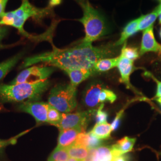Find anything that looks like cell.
<instances>
[{
	"label": "cell",
	"instance_id": "obj_1",
	"mask_svg": "<svg viewBox=\"0 0 161 161\" xmlns=\"http://www.w3.org/2000/svg\"><path fill=\"white\" fill-rule=\"evenodd\" d=\"M114 54V47H94L92 44H80L73 47L59 49L53 47L52 52L26 58L22 68L38 63H44L63 70L72 69H92L95 63L100 59Z\"/></svg>",
	"mask_w": 161,
	"mask_h": 161
},
{
	"label": "cell",
	"instance_id": "obj_2",
	"mask_svg": "<svg viewBox=\"0 0 161 161\" xmlns=\"http://www.w3.org/2000/svg\"><path fill=\"white\" fill-rule=\"evenodd\" d=\"M50 86L47 80L36 83L0 84V102L1 103L38 101Z\"/></svg>",
	"mask_w": 161,
	"mask_h": 161
},
{
	"label": "cell",
	"instance_id": "obj_3",
	"mask_svg": "<svg viewBox=\"0 0 161 161\" xmlns=\"http://www.w3.org/2000/svg\"><path fill=\"white\" fill-rule=\"evenodd\" d=\"M83 16L78 20L84 25L85 36L81 41L84 44H92L95 41L108 34L109 28L103 16L90 5L87 0L80 3Z\"/></svg>",
	"mask_w": 161,
	"mask_h": 161
},
{
	"label": "cell",
	"instance_id": "obj_4",
	"mask_svg": "<svg viewBox=\"0 0 161 161\" xmlns=\"http://www.w3.org/2000/svg\"><path fill=\"white\" fill-rule=\"evenodd\" d=\"M50 13V8H39L31 4L29 0H22V4L16 10L5 12L0 18V25L10 26L17 29L20 34L29 37V34L23 28L28 19L34 17L41 19Z\"/></svg>",
	"mask_w": 161,
	"mask_h": 161
},
{
	"label": "cell",
	"instance_id": "obj_5",
	"mask_svg": "<svg viewBox=\"0 0 161 161\" xmlns=\"http://www.w3.org/2000/svg\"><path fill=\"white\" fill-rule=\"evenodd\" d=\"M48 103L62 114L71 112L77 106L76 87L70 83L53 87L49 94Z\"/></svg>",
	"mask_w": 161,
	"mask_h": 161
},
{
	"label": "cell",
	"instance_id": "obj_6",
	"mask_svg": "<svg viewBox=\"0 0 161 161\" xmlns=\"http://www.w3.org/2000/svg\"><path fill=\"white\" fill-rule=\"evenodd\" d=\"M96 111V110L93 109L72 114H62V119L57 127L59 130L79 128L86 131L88 124Z\"/></svg>",
	"mask_w": 161,
	"mask_h": 161
},
{
	"label": "cell",
	"instance_id": "obj_7",
	"mask_svg": "<svg viewBox=\"0 0 161 161\" xmlns=\"http://www.w3.org/2000/svg\"><path fill=\"white\" fill-rule=\"evenodd\" d=\"M54 70V69L52 67L34 66L24 69L12 80L10 84L21 83L32 84L47 80Z\"/></svg>",
	"mask_w": 161,
	"mask_h": 161
},
{
	"label": "cell",
	"instance_id": "obj_8",
	"mask_svg": "<svg viewBox=\"0 0 161 161\" xmlns=\"http://www.w3.org/2000/svg\"><path fill=\"white\" fill-rule=\"evenodd\" d=\"M49 104L38 101L23 102L18 106L19 111L32 115L37 124L47 123V112Z\"/></svg>",
	"mask_w": 161,
	"mask_h": 161
},
{
	"label": "cell",
	"instance_id": "obj_9",
	"mask_svg": "<svg viewBox=\"0 0 161 161\" xmlns=\"http://www.w3.org/2000/svg\"><path fill=\"white\" fill-rule=\"evenodd\" d=\"M149 52L161 54V44L156 40L153 32V25L143 31L139 50L140 56H142Z\"/></svg>",
	"mask_w": 161,
	"mask_h": 161
},
{
	"label": "cell",
	"instance_id": "obj_10",
	"mask_svg": "<svg viewBox=\"0 0 161 161\" xmlns=\"http://www.w3.org/2000/svg\"><path fill=\"white\" fill-rule=\"evenodd\" d=\"M116 157L112 146H100L90 150L88 155L84 161H115Z\"/></svg>",
	"mask_w": 161,
	"mask_h": 161
},
{
	"label": "cell",
	"instance_id": "obj_11",
	"mask_svg": "<svg viewBox=\"0 0 161 161\" xmlns=\"http://www.w3.org/2000/svg\"><path fill=\"white\" fill-rule=\"evenodd\" d=\"M119 56L120 58L117 65V68L121 75L120 81L124 83L128 88L131 89L132 87L130 83V76L135 70L134 61L124 57L121 54L119 55Z\"/></svg>",
	"mask_w": 161,
	"mask_h": 161
},
{
	"label": "cell",
	"instance_id": "obj_12",
	"mask_svg": "<svg viewBox=\"0 0 161 161\" xmlns=\"http://www.w3.org/2000/svg\"><path fill=\"white\" fill-rule=\"evenodd\" d=\"M104 88L100 82H94L86 88L84 95V103L87 107L93 108L99 105V95Z\"/></svg>",
	"mask_w": 161,
	"mask_h": 161
},
{
	"label": "cell",
	"instance_id": "obj_13",
	"mask_svg": "<svg viewBox=\"0 0 161 161\" xmlns=\"http://www.w3.org/2000/svg\"><path fill=\"white\" fill-rule=\"evenodd\" d=\"M84 132L79 128H70L68 130H60L58 137V147L68 148L74 144L78 135Z\"/></svg>",
	"mask_w": 161,
	"mask_h": 161
},
{
	"label": "cell",
	"instance_id": "obj_14",
	"mask_svg": "<svg viewBox=\"0 0 161 161\" xmlns=\"http://www.w3.org/2000/svg\"><path fill=\"white\" fill-rule=\"evenodd\" d=\"M64 72L69 76L70 84L75 87L94 74L92 69H72L66 70Z\"/></svg>",
	"mask_w": 161,
	"mask_h": 161
},
{
	"label": "cell",
	"instance_id": "obj_15",
	"mask_svg": "<svg viewBox=\"0 0 161 161\" xmlns=\"http://www.w3.org/2000/svg\"><path fill=\"white\" fill-rule=\"evenodd\" d=\"M101 140L96 138L90 132L86 131L81 132L78 135L76 141L73 145L80 146L92 149L100 146Z\"/></svg>",
	"mask_w": 161,
	"mask_h": 161
},
{
	"label": "cell",
	"instance_id": "obj_16",
	"mask_svg": "<svg viewBox=\"0 0 161 161\" xmlns=\"http://www.w3.org/2000/svg\"><path fill=\"white\" fill-rule=\"evenodd\" d=\"M141 17L140 16L134 20H132L125 26L121 33L119 39L115 44L116 46H119L122 44H124L125 42H126V41L128 38L138 32V24L141 20Z\"/></svg>",
	"mask_w": 161,
	"mask_h": 161
},
{
	"label": "cell",
	"instance_id": "obj_17",
	"mask_svg": "<svg viewBox=\"0 0 161 161\" xmlns=\"http://www.w3.org/2000/svg\"><path fill=\"white\" fill-rule=\"evenodd\" d=\"M136 142V138L125 137L118 141L116 143L112 146L116 156L125 154L131 152Z\"/></svg>",
	"mask_w": 161,
	"mask_h": 161
},
{
	"label": "cell",
	"instance_id": "obj_18",
	"mask_svg": "<svg viewBox=\"0 0 161 161\" xmlns=\"http://www.w3.org/2000/svg\"><path fill=\"white\" fill-rule=\"evenodd\" d=\"M120 56L114 58H104L97 60L93 66V70L96 72H104L117 67Z\"/></svg>",
	"mask_w": 161,
	"mask_h": 161
},
{
	"label": "cell",
	"instance_id": "obj_19",
	"mask_svg": "<svg viewBox=\"0 0 161 161\" xmlns=\"http://www.w3.org/2000/svg\"><path fill=\"white\" fill-rule=\"evenodd\" d=\"M112 131L111 124L106 122L103 123H96L89 132L96 138L102 140L110 138Z\"/></svg>",
	"mask_w": 161,
	"mask_h": 161
},
{
	"label": "cell",
	"instance_id": "obj_20",
	"mask_svg": "<svg viewBox=\"0 0 161 161\" xmlns=\"http://www.w3.org/2000/svg\"><path fill=\"white\" fill-rule=\"evenodd\" d=\"M24 54L25 52H20L12 58L0 63V81L17 64Z\"/></svg>",
	"mask_w": 161,
	"mask_h": 161
},
{
	"label": "cell",
	"instance_id": "obj_21",
	"mask_svg": "<svg viewBox=\"0 0 161 161\" xmlns=\"http://www.w3.org/2000/svg\"><path fill=\"white\" fill-rule=\"evenodd\" d=\"M161 13V7L159 5L156 7L153 12L146 15L141 16V20L138 24V31H144L153 25V23Z\"/></svg>",
	"mask_w": 161,
	"mask_h": 161
},
{
	"label": "cell",
	"instance_id": "obj_22",
	"mask_svg": "<svg viewBox=\"0 0 161 161\" xmlns=\"http://www.w3.org/2000/svg\"><path fill=\"white\" fill-rule=\"evenodd\" d=\"M67 149L70 158L81 161H84L90 152V149L88 148L76 145H72L67 148Z\"/></svg>",
	"mask_w": 161,
	"mask_h": 161
},
{
	"label": "cell",
	"instance_id": "obj_23",
	"mask_svg": "<svg viewBox=\"0 0 161 161\" xmlns=\"http://www.w3.org/2000/svg\"><path fill=\"white\" fill-rule=\"evenodd\" d=\"M70 158L68 149L56 147L49 156L48 161H67Z\"/></svg>",
	"mask_w": 161,
	"mask_h": 161
},
{
	"label": "cell",
	"instance_id": "obj_24",
	"mask_svg": "<svg viewBox=\"0 0 161 161\" xmlns=\"http://www.w3.org/2000/svg\"><path fill=\"white\" fill-rule=\"evenodd\" d=\"M62 113L49 105L47 112V121L48 124L57 127L62 119Z\"/></svg>",
	"mask_w": 161,
	"mask_h": 161
},
{
	"label": "cell",
	"instance_id": "obj_25",
	"mask_svg": "<svg viewBox=\"0 0 161 161\" xmlns=\"http://www.w3.org/2000/svg\"><path fill=\"white\" fill-rule=\"evenodd\" d=\"M121 54L132 61H134L140 56L139 51L137 48L127 47L126 42L124 44V46L121 50Z\"/></svg>",
	"mask_w": 161,
	"mask_h": 161
},
{
	"label": "cell",
	"instance_id": "obj_26",
	"mask_svg": "<svg viewBox=\"0 0 161 161\" xmlns=\"http://www.w3.org/2000/svg\"><path fill=\"white\" fill-rule=\"evenodd\" d=\"M116 100V95L112 91L103 88L99 95L100 103H103L105 102H108L112 103Z\"/></svg>",
	"mask_w": 161,
	"mask_h": 161
},
{
	"label": "cell",
	"instance_id": "obj_27",
	"mask_svg": "<svg viewBox=\"0 0 161 161\" xmlns=\"http://www.w3.org/2000/svg\"><path fill=\"white\" fill-rule=\"evenodd\" d=\"M29 130H26V131H25L23 132H21L20 134H19L17 136L12 137V138H10V139H8V140H1L0 142V149H2V148H4V147H6V146H9V145H11V144H14L16 142H17V139L22 137L23 135L26 134V133L29 132Z\"/></svg>",
	"mask_w": 161,
	"mask_h": 161
},
{
	"label": "cell",
	"instance_id": "obj_28",
	"mask_svg": "<svg viewBox=\"0 0 161 161\" xmlns=\"http://www.w3.org/2000/svg\"><path fill=\"white\" fill-rule=\"evenodd\" d=\"M104 104H101L96 110V120L97 123H103L107 122L108 119V114L104 111Z\"/></svg>",
	"mask_w": 161,
	"mask_h": 161
},
{
	"label": "cell",
	"instance_id": "obj_29",
	"mask_svg": "<svg viewBox=\"0 0 161 161\" xmlns=\"http://www.w3.org/2000/svg\"><path fill=\"white\" fill-rule=\"evenodd\" d=\"M8 32V29L7 28L6 26L0 25V48H4L5 47L2 44L1 42L7 34Z\"/></svg>",
	"mask_w": 161,
	"mask_h": 161
},
{
	"label": "cell",
	"instance_id": "obj_30",
	"mask_svg": "<svg viewBox=\"0 0 161 161\" xmlns=\"http://www.w3.org/2000/svg\"><path fill=\"white\" fill-rule=\"evenodd\" d=\"M150 76L153 78V80H155L156 83V86H157L155 98H157L161 97V81L156 79L154 76H153V75H150Z\"/></svg>",
	"mask_w": 161,
	"mask_h": 161
},
{
	"label": "cell",
	"instance_id": "obj_31",
	"mask_svg": "<svg viewBox=\"0 0 161 161\" xmlns=\"http://www.w3.org/2000/svg\"><path fill=\"white\" fill-rule=\"evenodd\" d=\"M8 1V0H0V18L5 13L4 10Z\"/></svg>",
	"mask_w": 161,
	"mask_h": 161
},
{
	"label": "cell",
	"instance_id": "obj_32",
	"mask_svg": "<svg viewBox=\"0 0 161 161\" xmlns=\"http://www.w3.org/2000/svg\"><path fill=\"white\" fill-rule=\"evenodd\" d=\"M115 161H128V156L125 154L118 156L115 159Z\"/></svg>",
	"mask_w": 161,
	"mask_h": 161
},
{
	"label": "cell",
	"instance_id": "obj_33",
	"mask_svg": "<svg viewBox=\"0 0 161 161\" xmlns=\"http://www.w3.org/2000/svg\"><path fill=\"white\" fill-rule=\"evenodd\" d=\"M61 2V0H50V6H54L58 5Z\"/></svg>",
	"mask_w": 161,
	"mask_h": 161
},
{
	"label": "cell",
	"instance_id": "obj_34",
	"mask_svg": "<svg viewBox=\"0 0 161 161\" xmlns=\"http://www.w3.org/2000/svg\"><path fill=\"white\" fill-rule=\"evenodd\" d=\"M67 161H81V160H79V159H75V158H70Z\"/></svg>",
	"mask_w": 161,
	"mask_h": 161
},
{
	"label": "cell",
	"instance_id": "obj_35",
	"mask_svg": "<svg viewBox=\"0 0 161 161\" xmlns=\"http://www.w3.org/2000/svg\"><path fill=\"white\" fill-rule=\"evenodd\" d=\"M156 101H157V102L160 104V106H161V97L156 98Z\"/></svg>",
	"mask_w": 161,
	"mask_h": 161
},
{
	"label": "cell",
	"instance_id": "obj_36",
	"mask_svg": "<svg viewBox=\"0 0 161 161\" xmlns=\"http://www.w3.org/2000/svg\"><path fill=\"white\" fill-rule=\"evenodd\" d=\"M159 23L161 25V13L159 16Z\"/></svg>",
	"mask_w": 161,
	"mask_h": 161
},
{
	"label": "cell",
	"instance_id": "obj_37",
	"mask_svg": "<svg viewBox=\"0 0 161 161\" xmlns=\"http://www.w3.org/2000/svg\"><path fill=\"white\" fill-rule=\"evenodd\" d=\"M159 36H160V38H161V29H160V31H159Z\"/></svg>",
	"mask_w": 161,
	"mask_h": 161
},
{
	"label": "cell",
	"instance_id": "obj_38",
	"mask_svg": "<svg viewBox=\"0 0 161 161\" xmlns=\"http://www.w3.org/2000/svg\"><path fill=\"white\" fill-rule=\"evenodd\" d=\"M78 1L80 2V3L82 2V1H84V0H78Z\"/></svg>",
	"mask_w": 161,
	"mask_h": 161
},
{
	"label": "cell",
	"instance_id": "obj_39",
	"mask_svg": "<svg viewBox=\"0 0 161 161\" xmlns=\"http://www.w3.org/2000/svg\"><path fill=\"white\" fill-rule=\"evenodd\" d=\"M158 1H159L160 3H161V0H157Z\"/></svg>",
	"mask_w": 161,
	"mask_h": 161
},
{
	"label": "cell",
	"instance_id": "obj_40",
	"mask_svg": "<svg viewBox=\"0 0 161 161\" xmlns=\"http://www.w3.org/2000/svg\"><path fill=\"white\" fill-rule=\"evenodd\" d=\"M1 102H0V108H1Z\"/></svg>",
	"mask_w": 161,
	"mask_h": 161
},
{
	"label": "cell",
	"instance_id": "obj_41",
	"mask_svg": "<svg viewBox=\"0 0 161 161\" xmlns=\"http://www.w3.org/2000/svg\"><path fill=\"white\" fill-rule=\"evenodd\" d=\"M1 108H0V111H1Z\"/></svg>",
	"mask_w": 161,
	"mask_h": 161
},
{
	"label": "cell",
	"instance_id": "obj_42",
	"mask_svg": "<svg viewBox=\"0 0 161 161\" xmlns=\"http://www.w3.org/2000/svg\"><path fill=\"white\" fill-rule=\"evenodd\" d=\"M1 140H0V142H1Z\"/></svg>",
	"mask_w": 161,
	"mask_h": 161
}]
</instances>
